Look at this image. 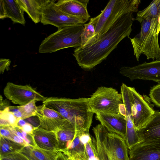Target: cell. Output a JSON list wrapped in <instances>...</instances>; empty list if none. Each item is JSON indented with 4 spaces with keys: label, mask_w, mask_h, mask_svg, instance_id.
<instances>
[{
    "label": "cell",
    "mask_w": 160,
    "mask_h": 160,
    "mask_svg": "<svg viewBox=\"0 0 160 160\" xmlns=\"http://www.w3.org/2000/svg\"><path fill=\"white\" fill-rule=\"evenodd\" d=\"M134 20L133 12L125 14L97 39L75 48L73 55L79 66L89 70L102 62L122 39L129 37Z\"/></svg>",
    "instance_id": "1"
},
{
    "label": "cell",
    "mask_w": 160,
    "mask_h": 160,
    "mask_svg": "<svg viewBox=\"0 0 160 160\" xmlns=\"http://www.w3.org/2000/svg\"><path fill=\"white\" fill-rule=\"evenodd\" d=\"M42 103L59 113L76 128L89 132L93 113L90 110L88 98L51 97L46 98Z\"/></svg>",
    "instance_id": "2"
},
{
    "label": "cell",
    "mask_w": 160,
    "mask_h": 160,
    "mask_svg": "<svg viewBox=\"0 0 160 160\" xmlns=\"http://www.w3.org/2000/svg\"><path fill=\"white\" fill-rule=\"evenodd\" d=\"M139 32L130 40L137 60L144 54L147 59L160 60V47L158 35L160 32V16L156 18L142 20Z\"/></svg>",
    "instance_id": "3"
},
{
    "label": "cell",
    "mask_w": 160,
    "mask_h": 160,
    "mask_svg": "<svg viewBox=\"0 0 160 160\" xmlns=\"http://www.w3.org/2000/svg\"><path fill=\"white\" fill-rule=\"evenodd\" d=\"M92 130L100 160H128V149L121 136L109 132L101 124Z\"/></svg>",
    "instance_id": "4"
},
{
    "label": "cell",
    "mask_w": 160,
    "mask_h": 160,
    "mask_svg": "<svg viewBox=\"0 0 160 160\" xmlns=\"http://www.w3.org/2000/svg\"><path fill=\"white\" fill-rule=\"evenodd\" d=\"M140 2L141 0H110L99 15L90 18V20L95 27V34L87 43L105 33L122 15L130 12H138Z\"/></svg>",
    "instance_id": "5"
},
{
    "label": "cell",
    "mask_w": 160,
    "mask_h": 160,
    "mask_svg": "<svg viewBox=\"0 0 160 160\" xmlns=\"http://www.w3.org/2000/svg\"><path fill=\"white\" fill-rule=\"evenodd\" d=\"M84 24L68 26L58 29L42 42L39 48V52L52 53L65 48H76L80 47L81 36L84 29Z\"/></svg>",
    "instance_id": "6"
},
{
    "label": "cell",
    "mask_w": 160,
    "mask_h": 160,
    "mask_svg": "<svg viewBox=\"0 0 160 160\" xmlns=\"http://www.w3.org/2000/svg\"><path fill=\"white\" fill-rule=\"evenodd\" d=\"M88 99L90 110L93 114H121L122 96L115 88L99 87Z\"/></svg>",
    "instance_id": "7"
},
{
    "label": "cell",
    "mask_w": 160,
    "mask_h": 160,
    "mask_svg": "<svg viewBox=\"0 0 160 160\" xmlns=\"http://www.w3.org/2000/svg\"><path fill=\"white\" fill-rule=\"evenodd\" d=\"M128 88L132 103L131 119L138 131L148 122L155 111L134 88Z\"/></svg>",
    "instance_id": "8"
},
{
    "label": "cell",
    "mask_w": 160,
    "mask_h": 160,
    "mask_svg": "<svg viewBox=\"0 0 160 160\" xmlns=\"http://www.w3.org/2000/svg\"><path fill=\"white\" fill-rule=\"evenodd\" d=\"M119 72L132 81L141 79L160 83V60L145 62L132 67L123 66Z\"/></svg>",
    "instance_id": "9"
},
{
    "label": "cell",
    "mask_w": 160,
    "mask_h": 160,
    "mask_svg": "<svg viewBox=\"0 0 160 160\" xmlns=\"http://www.w3.org/2000/svg\"><path fill=\"white\" fill-rule=\"evenodd\" d=\"M3 93L7 99L19 106L34 100L43 102L46 98L29 85H18L10 82L4 88Z\"/></svg>",
    "instance_id": "10"
},
{
    "label": "cell",
    "mask_w": 160,
    "mask_h": 160,
    "mask_svg": "<svg viewBox=\"0 0 160 160\" xmlns=\"http://www.w3.org/2000/svg\"><path fill=\"white\" fill-rule=\"evenodd\" d=\"M55 0L52 1L43 9L41 23L51 25L58 29L65 26L84 24L80 19L68 14L57 7Z\"/></svg>",
    "instance_id": "11"
},
{
    "label": "cell",
    "mask_w": 160,
    "mask_h": 160,
    "mask_svg": "<svg viewBox=\"0 0 160 160\" xmlns=\"http://www.w3.org/2000/svg\"><path fill=\"white\" fill-rule=\"evenodd\" d=\"M36 116L40 122L38 128L48 131L56 132L64 126L70 123L59 113L44 104L37 106Z\"/></svg>",
    "instance_id": "12"
},
{
    "label": "cell",
    "mask_w": 160,
    "mask_h": 160,
    "mask_svg": "<svg viewBox=\"0 0 160 160\" xmlns=\"http://www.w3.org/2000/svg\"><path fill=\"white\" fill-rule=\"evenodd\" d=\"M128 160H160V140L143 141L128 151Z\"/></svg>",
    "instance_id": "13"
},
{
    "label": "cell",
    "mask_w": 160,
    "mask_h": 160,
    "mask_svg": "<svg viewBox=\"0 0 160 160\" xmlns=\"http://www.w3.org/2000/svg\"><path fill=\"white\" fill-rule=\"evenodd\" d=\"M88 0H60L56 4L62 11L80 19L84 23L90 17L87 10Z\"/></svg>",
    "instance_id": "14"
},
{
    "label": "cell",
    "mask_w": 160,
    "mask_h": 160,
    "mask_svg": "<svg viewBox=\"0 0 160 160\" xmlns=\"http://www.w3.org/2000/svg\"><path fill=\"white\" fill-rule=\"evenodd\" d=\"M96 118L109 132L118 134L125 140L126 135V117L121 114H96Z\"/></svg>",
    "instance_id": "15"
},
{
    "label": "cell",
    "mask_w": 160,
    "mask_h": 160,
    "mask_svg": "<svg viewBox=\"0 0 160 160\" xmlns=\"http://www.w3.org/2000/svg\"><path fill=\"white\" fill-rule=\"evenodd\" d=\"M33 136L37 147L47 150L57 151L58 142L56 132L38 128L34 130Z\"/></svg>",
    "instance_id": "16"
},
{
    "label": "cell",
    "mask_w": 160,
    "mask_h": 160,
    "mask_svg": "<svg viewBox=\"0 0 160 160\" xmlns=\"http://www.w3.org/2000/svg\"><path fill=\"white\" fill-rule=\"evenodd\" d=\"M21 8L35 23L41 22L44 7L52 0H16Z\"/></svg>",
    "instance_id": "17"
},
{
    "label": "cell",
    "mask_w": 160,
    "mask_h": 160,
    "mask_svg": "<svg viewBox=\"0 0 160 160\" xmlns=\"http://www.w3.org/2000/svg\"><path fill=\"white\" fill-rule=\"evenodd\" d=\"M137 131L142 141L160 140V112L155 111L146 124Z\"/></svg>",
    "instance_id": "18"
},
{
    "label": "cell",
    "mask_w": 160,
    "mask_h": 160,
    "mask_svg": "<svg viewBox=\"0 0 160 160\" xmlns=\"http://www.w3.org/2000/svg\"><path fill=\"white\" fill-rule=\"evenodd\" d=\"M83 132L76 128L70 123L65 125L56 132L58 142L57 151H62L67 148L73 139Z\"/></svg>",
    "instance_id": "19"
},
{
    "label": "cell",
    "mask_w": 160,
    "mask_h": 160,
    "mask_svg": "<svg viewBox=\"0 0 160 160\" xmlns=\"http://www.w3.org/2000/svg\"><path fill=\"white\" fill-rule=\"evenodd\" d=\"M19 152L29 160H56L57 151H51L37 147L27 146L24 147Z\"/></svg>",
    "instance_id": "20"
},
{
    "label": "cell",
    "mask_w": 160,
    "mask_h": 160,
    "mask_svg": "<svg viewBox=\"0 0 160 160\" xmlns=\"http://www.w3.org/2000/svg\"><path fill=\"white\" fill-rule=\"evenodd\" d=\"M7 18L14 23L25 25L26 21L24 17V11L16 0H3Z\"/></svg>",
    "instance_id": "21"
},
{
    "label": "cell",
    "mask_w": 160,
    "mask_h": 160,
    "mask_svg": "<svg viewBox=\"0 0 160 160\" xmlns=\"http://www.w3.org/2000/svg\"><path fill=\"white\" fill-rule=\"evenodd\" d=\"M126 135L125 141L128 150L140 143L142 140L136 129L130 116L126 114Z\"/></svg>",
    "instance_id": "22"
},
{
    "label": "cell",
    "mask_w": 160,
    "mask_h": 160,
    "mask_svg": "<svg viewBox=\"0 0 160 160\" xmlns=\"http://www.w3.org/2000/svg\"><path fill=\"white\" fill-rule=\"evenodd\" d=\"M160 16V0H154L145 8L138 11L135 19L140 22L145 19L156 18Z\"/></svg>",
    "instance_id": "23"
},
{
    "label": "cell",
    "mask_w": 160,
    "mask_h": 160,
    "mask_svg": "<svg viewBox=\"0 0 160 160\" xmlns=\"http://www.w3.org/2000/svg\"><path fill=\"white\" fill-rule=\"evenodd\" d=\"M25 146L6 138L0 137V157L19 152Z\"/></svg>",
    "instance_id": "24"
},
{
    "label": "cell",
    "mask_w": 160,
    "mask_h": 160,
    "mask_svg": "<svg viewBox=\"0 0 160 160\" xmlns=\"http://www.w3.org/2000/svg\"><path fill=\"white\" fill-rule=\"evenodd\" d=\"M84 29L81 36V47L84 46L94 36L95 34V27L92 22L90 20L88 23H84Z\"/></svg>",
    "instance_id": "25"
},
{
    "label": "cell",
    "mask_w": 160,
    "mask_h": 160,
    "mask_svg": "<svg viewBox=\"0 0 160 160\" xmlns=\"http://www.w3.org/2000/svg\"><path fill=\"white\" fill-rule=\"evenodd\" d=\"M36 100H33L26 104L19 106L20 109L23 115V119H25L29 118L36 116L37 111Z\"/></svg>",
    "instance_id": "26"
},
{
    "label": "cell",
    "mask_w": 160,
    "mask_h": 160,
    "mask_svg": "<svg viewBox=\"0 0 160 160\" xmlns=\"http://www.w3.org/2000/svg\"><path fill=\"white\" fill-rule=\"evenodd\" d=\"M84 146L88 160H100L94 138L92 137L91 139Z\"/></svg>",
    "instance_id": "27"
},
{
    "label": "cell",
    "mask_w": 160,
    "mask_h": 160,
    "mask_svg": "<svg viewBox=\"0 0 160 160\" xmlns=\"http://www.w3.org/2000/svg\"><path fill=\"white\" fill-rule=\"evenodd\" d=\"M0 119L6 121L9 126L17 127L19 119L16 118L14 114L9 111L8 107L0 111Z\"/></svg>",
    "instance_id": "28"
},
{
    "label": "cell",
    "mask_w": 160,
    "mask_h": 160,
    "mask_svg": "<svg viewBox=\"0 0 160 160\" xmlns=\"http://www.w3.org/2000/svg\"><path fill=\"white\" fill-rule=\"evenodd\" d=\"M149 96L152 101L156 106L160 108V83L151 88Z\"/></svg>",
    "instance_id": "29"
},
{
    "label": "cell",
    "mask_w": 160,
    "mask_h": 160,
    "mask_svg": "<svg viewBox=\"0 0 160 160\" xmlns=\"http://www.w3.org/2000/svg\"><path fill=\"white\" fill-rule=\"evenodd\" d=\"M0 127V137L6 138L12 140L14 133L13 127L12 126H2Z\"/></svg>",
    "instance_id": "30"
},
{
    "label": "cell",
    "mask_w": 160,
    "mask_h": 160,
    "mask_svg": "<svg viewBox=\"0 0 160 160\" xmlns=\"http://www.w3.org/2000/svg\"><path fill=\"white\" fill-rule=\"evenodd\" d=\"M0 160H29L19 152L10 153L0 157Z\"/></svg>",
    "instance_id": "31"
},
{
    "label": "cell",
    "mask_w": 160,
    "mask_h": 160,
    "mask_svg": "<svg viewBox=\"0 0 160 160\" xmlns=\"http://www.w3.org/2000/svg\"><path fill=\"white\" fill-rule=\"evenodd\" d=\"M9 59L1 58L0 59V73L3 74L5 70H8L11 64Z\"/></svg>",
    "instance_id": "32"
},
{
    "label": "cell",
    "mask_w": 160,
    "mask_h": 160,
    "mask_svg": "<svg viewBox=\"0 0 160 160\" xmlns=\"http://www.w3.org/2000/svg\"><path fill=\"white\" fill-rule=\"evenodd\" d=\"M8 108L9 111L12 112L17 118L23 119V115L19 106H9L8 107Z\"/></svg>",
    "instance_id": "33"
},
{
    "label": "cell",
    "mask_w": 160,
    "mask_h": 160,
    "mask_svg": "<svg viewBox=\"0 0 160 160\" xmlns=\"http://www.w3.org/2000/svg\"><path fill=\"white\" fill-rule=\"evenodd\" d=\"M19 128L27 133L33 134L34 130L37 128H34L30 123L27 122L23 127Z\"/></svg>",
    "instance_id": "34"
},
{
    "label": "cell",
    "mask_w": 160,
    "mask_h": 160,
    "mask_svg": "<svg viewBox=\"0 0 160 160\" xmlns=\"http://www.w3.org/2000/svg\"><path fill=\"white\" fill-rule=\"evenodd\" d=\"M0 18L1 19H3L7 18V14L3 0L0 1Z\"/></svg>",
    "instance_id": "35"
},
{
    "label": "cell",
    "mask_w": 160,
    "mask_h": 160,
    "mask_svg": "<svg viewBox=\"0 0 160 160\" xmlns=\"http://www.w3.org/2000/svg\"><path fill=\"white\" fill-rule=\"evenodd\" d=\"M12 140L16 142L27 146L26 142L23 139L15 134L13 137Z\"/></svg>",
    "instance_id": "36"
},
{
    "label": "cell",
    "mask_w": 160,
    "mask_h": 160,
    "mask_svg": "<svg viewBox=\"0 0 160 160\" xmlns=\"http://www.w3.org/2000/svg\"><path fill=\"white\" fill-rule=\"evenodd\" d=\"M0 110H2L9 106V103L7 100H3L2 96L0 95Z\"/></svg>",
    "instance_id": "37"
},
{
    "label": "cell",
    "mask_w": 160,
    "mask_h": 160,
    "mask_svg": "<svg viewBox=\"0 0 160 160\" xmlns=\"http://www.w3.org/2000/svg\"><path fill=\"white\" fill-rule=\"evenodd\" d=\"M57 151L56 160H71L62 152L60 151Z\"/></svg>",
    "instance_id": "38"
},
{
    "label": "cell",
    "mask_w": 160,
    "mask_h": 160,
    "mask_svg": "<svg viewBox=\"0 0 160 160\" xmlns=\"http://www.w3.org/2000/svg\"><path fill=\"white\" fill-rule=\"evenodd\" d=\"M26 123L27 122L25 119H19L18 122L17 127L19 128H22Z\"/></svg>",
    "instance_id": "39"
}]
</instances>
